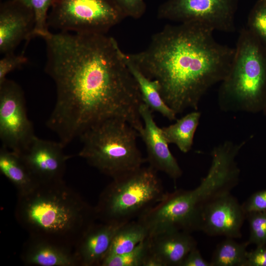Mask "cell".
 Returning <instances> with one entry per match:
<instances>
[{"label":"cell","mask_w":266,"mask_h":266,"mask_svg":"<svg viewBox=\"0 0 266 266\" xmlns=\"http://www.w3.org/2000/svg\"><path fill=\"white\" fill-rule=\"evenodd\" d=\"M46 73L56 100L46 125L66 147L93 125L107 118L143 126L137 84L117 41L106 34L50 32Z\"/></svg>","instance_id":"1"},{"label":"cell","mask_w":266,"mask_h":266,"mask_svg":"<svg viewBox=\"0 0 266 266\" xmlns=\"http://www.w3.org/2000/svg\"><path fill=\"white\" fill-rule=\"evenodd\" d=\"M214 32L196 22L167 25L145 49L127 53L146 76L158 82L164 100L176 115L198 110L204 94L230 70L234 48L217 42Z\"/></svg>","instance_id":"2"},{"label":"cell","mask_w":266,"mask_h":266,"mask_svg":"<svg viewBox=\"0 0 266 266\" xmlns=\"http://www.w3.org/2000/svg\"><path fill=\"white\" fill-rule=\"evenodd\" d=\"M14 215L29 236L73 250L97 220L95 207L63 179L39 184L28 193L18 195Z\"/></svg>","instance_id":"3"},{"label":"cell","mask_w":266,"mask_h":266,"mask_svg":"<svg viewBox=\"0 0 266 266\" xmlns=\"http://www.w3.org/2000/svg\"><path fill=\"white\" fill-rule=\"evenodd\" d=\"M218 103L224 112H263L266 106V49L246 27L239 32Z\"/></svg>","instance_id":"4"},{"label":"cell","mask_w":266,"mask_h":266,"mask_svg":"<svg viewBox=\"0 0 266 266\" xmlns=\"http://www.w3.org/2000/svg\"><path fill=\"white\" fill-rule=\"evenodd\" d=\"M137 131L126 121L106 119L88 129L80 137L78 156L112 179L137 169L146 161L138 148Z\"/></svg>","instance_id":"5"},{"label":"cell","mask_w":266,"mask_h":266,"mask_svg":"<svg viewBox=\"0 0 266 266\" xmlns=\"http://www.w3.org/2000/svg\"><path fill=\"white\" fill-rule=\"evenodd\" d=\"M158 171L141 167L112 179L95 207L97 219L123 224L137 218L159 202L165 192Z\"/></svg>","instance_id":"6"},{"label":"cell","mask_w":266,"mask_h":266,"mask_svg":"<svg viewBox=\"0 0 266 266\" xmlns=\"http://www.w3.org/2000/svg\"><path fill=\"white\" fill-rule=\"evenodd\" d=\"M124 18L111 0H57L47 23L58 32L106 34Z\"/></svg>","instance_id":"7"},{"label":"cell","mask_w":266,"mask_h":266,"mask_svg":"<svg viewBox=\"0 0 266 266\" xmlns=\"http://www.w3.org/2000/svg\"><path fill=\"white\" fill-rule=\"evenodd\" d=\"M238 0H167L158 8L160 19L183 23L196 22L213 31L231 33Z\"/></svg>","instance_id":"8"},{"label":"cell","mask_w":266,"mask_h":266,"mask_svg":"<svg viewBox=\"0 0 266 266\" xmlns=\"http://www.w3.org/2000/svg\"><path fill=\"white\" fill-rule=\"evenodd\" d=\"M35 136L28 118L24 94L15 81L0 83V139L2 146L21 154Z\"/></svg>","instance_id":"9"},{"label":"cell","mask_w":266,"mask_h":266,"mask_svg":"<svg viewBox=\"0 0 266 266\" xmlns=\"http://www.w3.org/2000/svg\"><path fill=\"white\" fill-rule=\"evenodd\" d=\"M64 146L59 141L40 138L36 135L19 154L31 174L39 184L63 179L66 162Z\"/></svg>","instance_id":"10"},{"label":"cell","mask_w":266,"mask_h":266,"mask_svg":"<svg viewBox=\"0 0 266 266\" xmlns=\"http://www.w3.org/2000/svg\"><path fill=\"white\" fill-rule=\"evenodd\" d=\"M246 220L242 204L231 193L223 195L210 202L202 211L200 231L210 236H224L238 238Z\"/></svg>","instance_id":"11"},{"label":"cell","mask_w":266,"mask_h":266,"mask_svg":"<svg viewBox=\"0 0 266 266\" xmlns=\"http://www.w3.org/2000/svg\"><path fill=\"white\" fill-rule=\"evenodd\" d=\"M153 111L143 102L139 107L143 126L138 133L144 142L147 152L146 161L156 171H161L174 180L182 175V170L170 151L162 128L154 120Z\"/></svg>","instance_id":"12"},{"label":"cell","mask_w":266,"mask_h":266,"mask_svg":"<svg viewBox=\"0 0 266 266\" xmlns=\"http://www.w3.org/2000/svg\"><path fill=\"white\" fill-rule=\"evenodd\" d=\"M34 27L32 10L15 0L2 2L0 6V53L14 52L23 40L32 39Z\"/></svg>","instance_id":"13"},{"label":"cell","mask_w":266,"mask_h":266,"mask_svg":"<svg viewBox=\"0 0 266 266\" xmlns=\"http://www.w3.org/2000/svg\"><path fill=\"white\" fill-rule=\"evenodd\" d=\"M122 224L101 222L91 225L74 250L79 266H100L117 230Z\"/></svg>","instance_id":"14"},{"label":"cell","mask_w":266,"mask_h":266,"mask_svg":"<svg viewBox=\"0 0 266 266\" xmlns=\"http://www.w3.org/2000/svg\"><path fill=\"white\" fill-rule=\"evenodd\" d=\"M150 253L161 266H181L197 243L191 233L174 230L148 237Z\"/></svg>","instance_id":"15"},{"label":"cell","mask_w":266,"mask_h":266,"mask_svg":"<svg viewBox=\"0 0 266 266\" xmlns=\"http://www.w3.org/2000/svg\"><path fill=\"white\" fill-rule=\"evenodd\" d=\"M21 258L28 266H79L73 250L31 236L23 245Z\"/></svg>","instance_id":"16"},{"label":"cell","mask_w":266,"mask_h":266,"mask_svg":"<svg viewBox=\"0 0 266 266\" xmlns=\"http://www.w3.org/2000/svg\"><path fill=\"white\" fill-rule=\"evenodd\" d=\"M0 171L15 187L18 195L28 193L39 184L21 155L3 146L0 149Z\"/></svg>","instance_id":"17"},{"label":"cell","mask_w":266,"mask_h":266,"mask_svg":"<svg viewBox=\"0 0 266 266\" xmlns=\"http://www.w3.org/2000/svg\"><path fill=\"white\" fill-rule=\"evenodd\" d=\"M123 57L138 86L142 101L153 112L170 121H176V114L164 100L158 82L146 76L123 52Z\"/></svg>","instance_id":"18"},{"label":"cell","mask_w":266,"mask_h":266,"mask_svg":"<svg viewBox=\"0 0 266 266\" xmlns=\"http://www.w3.org/2000/svg\"><path fill=\"white\" fill-rule=\"evenodd\" d=\"M200 117V112L193 110L176 119L174 123L162 127L164 135L168 143L175 144L184 153L190 151Z\"/></svg>","instance_id":"19"},{"label":"cell","mask_w":266,"mask_h":266,"mask_svg":"<svg viewBox=\"0 0 266 266\" xmlns=\"http://www.w3.org/2000/svg\"><path fill=\"white\" fill-rule=\"evenodd\" d=\"M147 237L146 229L137 220L123 223L117 230L105 258L130 252Z\"/></svg>","instance_id":"20"},{"label":"cell","mask_w":266,"mask_h":266,"mask_svg":"<svg viewBox=\"0 0 266 266\" xmlns=\"http://www.w3.org/2000/svg\"><path fill=\"white\" fill-rule=\"evenodd\" d=\"M247 241L238 243L226 238L219 243L210 262L212 266H244L248 251Z\"/></svg>","instance_id":"21"},{"label":"cell","mask_w":266,"mask_h":266,"mask_svg":"<svg viewBox=\"0 0 266 266\" xmlns=\"http://www.w3.org/2000/svg\"><path fill=\"white\" fill-rule=\"evenodd\" d=\"M149 253V241L147 237L130 252L105 257L100 266H143Z\"/></svg>","instance_id":"22"},{"label":"cell","mask_w":266,"mask_h":266,"mask_svg":"<svg viewBox=\"0 0 266 266\" xmlns=\"http://www.w3.org/2000/svg\"><path fill=\"white\" fill-rule=\"evenodd\" d=\"M31 8L34 14V27L32 39L35 37L42 38L50 31L47 23L49 9L57 0H15Z\"/></svg>","instance_id":"23"},{"label":"cell","mask_w":266,"mask_h":266,"mask_svg":"<svg viewBox=\"0 0 266 266\" xmlns=\"http://www.w3.org/2000/svg\"><path fill=\"white\" fill-rule=\"evenodd\" d=\"M246 28L266 49V0L256 2L248 15Z\"/></svg>","instance_id":"24"},{"label":"cell","mask_w":266,"mask_h":266,"mask_svg":"<svg viewBox=\"0 0 266 266\" xmlns=\"http://www.w3.org/2000/svg\"><path fill=\"white\" fill-rule=\"evenodd\" d=\"M250 234L247 242L256 246L266 245V212H253L246 214Z\"/></svg>","instance_id":"25"},{"label":"cell","mask_w":266,"mask_h":266,"mask_svg":"<svg viewBox=\"0 0 266 266\" xmlns=\"http://www.w3.org/2000/svg\"><path fill=\"white\" fill-rule=\"evenodd\" d=\"M125 17L139 19L145 13L146 4L144 0H111Z\"/></svg>","instance_id":"26"},{"label":"cell","mask_w":266,"mask_h":266,"mask_svg":"<svg viewBox=\"0 0 266 266\" xmlns=\"http://www.w3.org/2000/svg\"><path fill=\"white\" fill-rule=\"evenodd\" d=\"M0 60V83L6 79V75L11 71L28 62L23 54L16 55L14 52L3 55Z\"/></svg>","instance_id":"27"},{"label":"cell","mask_w":266,"mask_h":266,"mask_svg":"<svg viewBox=\"0 0 266 266\" xmlns=\"http://www.w3.org/2000/svg\"><path fill=\"white\" fill-rule=\"evenodd\" d=\"M245 213L266 212V188L252 194L242 204Z\"/></svg>","instance_id":"28"},{"label":"cell","mask_w":266,"mask_h":266,"mask_svg":"<svg viewBox=\"0 0 266 266\" xmlns=\"http://www.w3.org/2000/svg\"><path fill=\"white\" fill-rule=\"evenodd\" d=\"M244 266H266V245L248 251Z\"/></svg>","instance_id":"29"},{"label":"cell","mask_w":266,"mask_h":266,"mask_svg":"<svg viewBox=\"0 0 266 266\" xmlns=\"http://www.w3.org/2000/svg\"><path fill=\"white\" fill-rule=\"evenodd\" d=\"M181 266H212L201 256L197 247L191 250L186 256Z\"/></svg>","instance_id":"30"},{"label":"cell","mask_w":266,"mask_h":266,"mask_svg":"<svg viewBox=\"0 0 266 266\" xmlns=\"http://www.w3.org/2000/svg\"><path fill=\"white\" fill-rule=\"evenodd\" d=\"M266 116V106L265 107V108H264V109L263 110V112H262Z\"/></svg>","instance_id":"31"},{"label":"cell","mask_w":266,"mask_h":266,"mask_svg":"<svg viewBox=\"0 0 266 266\" xmlns=\"http://www.w3.org/2000/svg\"></svg>","instance_id":"32"}]
</instances>
